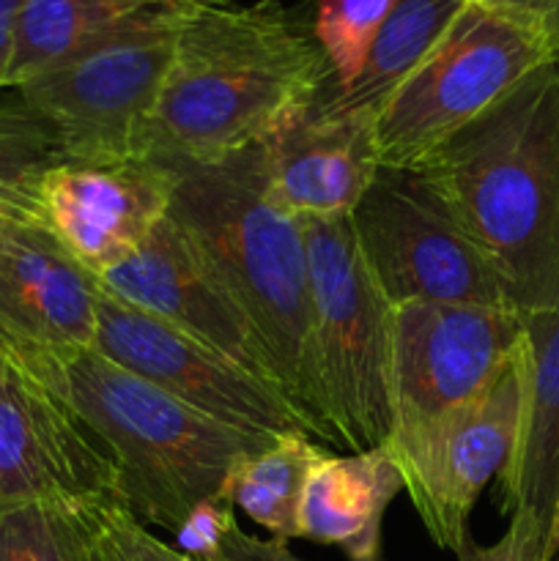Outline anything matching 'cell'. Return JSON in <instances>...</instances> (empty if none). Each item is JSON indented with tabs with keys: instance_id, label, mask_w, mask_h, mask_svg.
I'll return each instance as SVG.
<instances>
[{
	"instance_id": "cell-8",
	"label": "cell",
	"mask_w": 559,
	"mask_h": 561,
	"mask_svg": "<svg viewBox=\"0 0 559 561\" xmlns=\"http://www.w3.org/2000/svg\"><path fill=\"white\" fill-rule=\"evenodd\" d=\"M349 219L367 272L392 307L409 301L510 307L491 263L422 170L378 164Z\"/></svg>"
},
{
	"instance_id": "cell-29",
	"label": "cell",
	"mask_w": 559,
	"mask_h": 561,
	"mask_svg": "<svg viewBox=\"0 0 559 561\" xmlns=\"http://www.w3.org/2000/svg\"><path fill=\"white\" fill-rule=\"evenodd\" d=\"M477 3L510 11V14H518L540 25L559 55V0H477Z\"/></svg>"
},
{
	"instance_id": "cell-14",
	"label": "cell",
	"mask_w": 559,
	"mask_h": 561,
	"mask_svg": "<svg viewBox=\"0 0 559 561\" xmlns=\"http://www.w3.org/2000/svg\"><path fill=\"white\" fill-rule=\"evenodd\" d=\"M99 288L283 389L263 340L170 214L129 261L99 277Z\"/></svg>"
},
{
	"instance_id": "cell-1",
	"label": "cell",
	"mask_w": 559,
	"mask_h": 561,
	"mask_svg": "<svg viewBox=\"0 0 559 561\" xmlns=\"http://www.w3.org/2000/svg\"><path fill=\"white\" fill-rule=\"evenodd\" d=\"M327 82L332 69L301 5L190 3L146 157L217 162L272 137Z\"/></svg>"
},
{
	"instance_id": "cell-24",
	"label": "cell",
	"mask_w": 559,
	"mask_h": 561,
	"mask_svg": "<svg viewBox=\"0 0 559 561\" xmlns=\"http://www.w3.org/2000/svg\"><path fill=\"white\" fill-rule=\"evenodd\" d=\"M398 0H316L312 33L332 69V85L345 88L360 77L378 31Z\"/></svg>"
},
{
	"instance_id": "cell-17",
	"label": "cell",
	"mask_w": 559,
	"mask_h": 561,
	"mask_svg": "<svg viewBox=\"0 0 559 561\" xmlns=\"http://www.w3.org/2000/svg\"><path fill=\"white\" fill-rule=\"evenodd\" d=\"M524 354L518 442L499 474L502 510L532 513L551 531L559 493V307L524 316Z\"/></svg>"
},
{
	"instance_id": "cell-12",
	"label": "cell",
	"mask_w": 559,
	"mask_h": 561,
	"mask_svg": "<svg viewBox=\"0 0 559 561\" xmlns=\"http://www.w3.org/2000/svg\"><path fill=\"white\" fill-rule=\"evenodd\" d=\"M173 175L148 157L64 159L42 186L38 228L102 277L129 261L170 211Z\"/></svg>"
},
{
	"instance_id": "cell-19",
	"label": "cell",
	"mask_w": 559,
	"mask_h": 561,
	"mask_svg": "<svg viewBox=\"0 0 559 561\" xmlns=\"http://www.w3.org/2000/svg\"><path fill=\"white\" fill-rule=\"evenodd\" d=\"M466 3L469 0H398L378 31L360 77L345 88L327 82L307 110L323 118L362 115L376 121L384 104L436 47Z\"/></svg>"
},
{
	"instance_id": "cell-23",
	"label": "cell",
	"mask_w": 559,
	"mask_h": 561,
	"mask_svg": "<svg viewBox=\"0 0 559 561\" xmlns=\"http://www.w3.org/2000/svg\"><path fill=\"white\" fill-rule=\"evenodd\" d=\"M0 561H85L77 502L0 504Z\"/></svg>"
},
{
	"instance_id": "cell-18",
	"label": "cell",
	"mask_w": 559,
	"mask_h": 561,
	"mask_svg": "<svg viewBox=\"0 0 559 561\" xmlns=\"http://www.w3.org/2000/svg\"><path fill=\"white\" fill-rule=\"evenodd\" d=\"M400 491L403 480L384 444L367 453H321L307 477L299 537L338 546L351 561L378 559L384 515Z\"/></svg>"
},
{
	"instance_id": "cell-13",
	"label": "cell",
	"mask_w": 559,
	"mask_h": 561,
	"mask_svg": "<svg viewBox=\"0 0 559 561\" xmlns=\"http://www.w3.org/2000/svg\"><path fill=\"white\" fill-rule=\"evenodd\" d=\"M118 496L107 449L64 398L0 365V504Z\"/></svg>"
},
{
	"instance_id": "cell-15",
	"label": "cell",
	"mask_w": 559,
	"mask_h": 561,
	"mask_svg": "<svg viewBox=\"0 0 559 561\" xmlns=\"http://www.w3.org/2000/svg\"><path fill=\"white\" fill-rule=\"evenodd\" d=\"M99 279L38 225H11L0 255V365L96 345Z\"/></svg>"
},
{
	"instance_id": "cell-25",
	"label": "cell",
	"mask_w": 559,
	"mask_h": 561,
	"mask_svg": "<svg viewBox=\"0 0 559 561\" xmlns=\"http://www.w3.org/2000/svg\"><path fill=\"white\" fill-rule=\"evenodd\" d=\"M77 513L85 531V561H197L153 537L118 496L77 502Z\"/></svg>"
},
{
	"instance_id": "cell-11",
	"label": "cell",
	"mask_w": 559,
	"mask_h": 561,
	"mask_svg": "<svg viewBox=\"0 0 559 561\" xmlns=\"http://www.w3.org/2000/svg\"><path fill=\"white\" fill-rule=\"evenodd\" d=\"M521 340L524 316L513 307H392V431L475 398L513 359Z\"/></svg>"
},
{
	"instance_id": "cell-20",
	"label": "cell",
	"mask_w": 559,
	"mask_h": 561,
	"mask_svg": "<svg viewBox=\"0 0 559 561\" xmlns=\"http://www.w3.org/2000/svg\"><path fill=\"white\" fill-rule=\"evenodd\" d=\"M162 3L186 0H22L11 33L5 88L14 91L129 16Z\"/></svg>"
},
{
	"instance_id": "cell-10",
	"label": "cell",
	"mask_w": 559,
	"mask_h": 561,
	"mask_svg": "<svg viewBox=\"0 0 559 561\" xmlns=\"http://www.w3.org/2000/svg\"><path fill=\"white\" fill-rule=\"evenodd\" d=\"M93 351L233 431L250 436L307 433L316 438L305 411L283 389L102 288Z\"/></svg>"
},
{
	"instance_id": "cell-28",
	"label": "cell",
	"mask_w": 559,
	"mask_h": 561,
	"mask_svg": "<svg viewBox=\"0 0 559 561\" xmlns=\"http://www.w3.org/2000/svg\"><path fill=\"white\" fill-rule=\"evenodd\" d=\"M288 540H258V537L247 535L239 524H230L225 529V535L219 537L217 548L212 551V557L203 561H305L296 557L288 546Z\"/></svg>"
},
{
	"instance_id": "cell-9",
	"label": "cell",
	"mask_w": 559,
	"mask_h": 561,
	"mask_svg": "<svg viewBox=\"0 0 559 561\" xmlns=\"http://www.w3.org/2000/svg\"><path fill=\"white\" fill-rule=\"evenodd\" d=\"M524 387L526 354L521 340L513 359L482 392L431 420L398 427L384 442L411 507L442 551L458 553L469 540L477 499L513 458Z\"/></svg>"
},
{
	"instance_id": "cell-2",
	"label": "cell",
	"mask_w": 559,
	"mask_h": 561,
	"mask_svg": "<svg viewBox=\"0 0 559 561\" xmlns=\"http://www.w3.org/2000/svg\"><path fill=\"white\" fill-rule=\"evenodd\" d=\"M521 316L559 307V55L420 164Z\"/></svg>"
},
{
	"instance_id": "cell-33",
	"label": "cell",
	"mask_w": 559,
	"mask_h": 561,
	"mask_svg": "<svg viewBox=\"0 0 559 561\" xmlns=\"http://www.w3.org/2000/svg\"><path fill=\"white\" fill-rule=\"evenodd\" d=\"M186 3H228V0H186Z\"/></svg>"
},
{
	"instance_id": "cell-6",
	"label": "cell",
	"mask_w": 559,
	"mask_h": 561,
	"mask_svg": "<svg viewBox=\"0 0 559 561\" xmlns=\"http://www.w3.org/2000/svg\"><path fill=\"white\" fill-rule=\"evenodd\" d=\"M186 5H151L14 88L53 126L64 159L146 157L148 126Z\"/></svg>"
},
{
	"instance_id": "cell-3",
	"label": "cell",
	"mask_w": 559,
	"mask_h": 561,
	"mask_svg": "<svg viewBox=\"0 0 559 561\" xmlns=\"http://www.w3.org/2000/svg\"><path fill=\"white\" fill-rule=\"evenodd\" d=\"M157 162L173 175L170 219L263 340L280 383L305 411L316 438L340 447L312 367L305 225L272 195L266 142L217 162Z\"/></svg>"
},
{
	"instance_id": "cell-21",
	"label": "cell",
	"mask_w": 559,
	"mask_h": 561,
	"mask_svg": "<svg viewBox=\"0 0 559 561\" xmlns=\"http://www.w3.org/2000/svg\"><path fill=\"white\" fill-rule=\"evenodd\" d=\"M321 449L307 433H285L269 447L247 455L230 471L225 496L280 540L299 537V510L307 477Z\"/></svg>"
},
{
	"instance_id": "cell-31",
	"label": "cell",
	"mask_w": 559,
	"mask_h": 561,
	"mask_svg": "<svg viewBox=\"0 0 559 561\" xmlns=\"http://www.w3.org/2000/svg\"><path fill=\"white\" fill-rule=\"evenodd\" d=\"M554 557H559V493H557V504H554L551 531H548V559Z\"/></svg>"
},
{
	"instance_id": "cell-26",
	"label": "cell",
	"mask_w": 559,
	"mask_h": 561,
	"mask_svg": "<svg viewBox=\"0 0 559 561\" xmlns=\"http://www.w3.org/2000/svg\"><path fill=\"white\" fill-rule=\"evenodd\" d=\"M458 561H551L548 559V526L532 513L510 515V526L493 546H475L469 540L458 548Z\"/></svg>"
},
{
	"instance_id": "cell-5",
	"label": "cell",
	"mask_w": 559,
	"mask_h": 561,
	"mask_svg": "<svg viewBox=\"0 0 559 561\" xmlns=\"http://www.w3.org/2000/svg\"><path fill=\"white\" fill-rule=\"evenodd\" d=\"M301 225L323 416L340 447L367 453L392 433V305L367 272L349 217Z\"/></svg>"
},
{
	"instance_id": "cell-30",
	"label": "cell",
	"mask_w": 559,
	"mask_h": 561,
	"mask_svg": "<svg viewBox=\"0 0 559 561\" xmlns=\"http://www.w3.org/2000/svg\"><path fill=\"white\" fill-rule=\"evenodd\" d=\"M22 0H0V91H5V71L11 58V33H14V16Z\"/></svg>"
},
{
	"instance_id": "cell-7",
	"label": "cell",
	"mask_w": 559,
	"mask_h": 561,
	"mask_svg": "<svg viewBox=\"0 0 559 561\" xmlns=\"http://www.w3.org/2000/svg\"><path fill=\"white\" fill-rule=\"evenodd\" d=\"M554 55L540 25L469 0L373 121L378 164H420Z\"/></svg>"
},
{
	"instance_id": "cell-22",
	"label": "cell",
	"mask_w": 559,
	"mask_h": 561,
	"mask_svg": "<svg viewBox=\"0 0 559 561\" xmlns=\"http://www.w3.org/2000/svg\"><path fill=\"white\" fill-rule=\"evenodd\" d=\"M64 162L53 126L25 102L0 104V219L38 225L42 186Z\"/></svg>"
},
{
	"instance_id": "cell-35",
	"label": "cell",
	"mask_w": 559,
	"mask_h": 561,
	"mask_svg": "<svg viewBox=\"0 0 559 561\" xmlns=\"http://www.w3.org/2000/svg\"><path fill=\"white\" fill-rule=\"evenodd\" d=\"M557 561H559V557H557Z\"/></svg>"
},
{
	"instance_id": "cell-4",
	"label": "cell",
	"mask_w": 559,
	"mask_h": 561,
	"mask_svg": "<svg viewBox=\"0 0 559 561\" xmlns=\"http://www.w3.org/2000/svg\"><path fill=\"white\" fill-rule=\"evenodd\" d=\"M22 373L64 398L102 442L129 513L170 535L197 504L225 493L239 460L277 438L233 431L93 348L53 356Z\"/></svg>"
},
{
	"instance_id": "cell-32",
	"label": "cell",
	"mask_w": 559,
	"mask_h": 561,
	"mask_svg": "<svg viewBox=\"0 0 559 561\" xmlns=\"http://www.w3.org/2000/svg\"><path fill=\"white\" fill-rule=\"evenodd\" d=\"M9 230H11V222L0 219V255H3L5 244H9Z\"/></svg>"
},
{
	"instance_id": "cell-34",
	"label": "cell",
	"mask_w": 559,
	"mask_h": 561,
	"mask_svg": "<svg viewBox=\"0 0 559 561\" xmlns=\"http://www.w3.org/2000/svg\"><path fill=\"white\" fill-rule=\"evenodd\" d=\"M367 561H381V559H367Z\"/></svg>"
},
{
	"instance_id": "cell-16",
	"label": "cell",
	"mask_w": 559,
	"mask_h": 561,
	"mask_svg": "<svg viewBox=\"0 0 559 561\" xmlns=\"http://www.w3.org/2000/svg\"><path fill=\"white\" fill-rule=\"evenodd\" d=\"M269 186L299 219L351 217L378 170L373 118L301 110L266 137Z\"/></svg>"
},
{
	"instance_id": "cell-27",
	"label": "cell",
	"mask_w": 559,
	"mask_h": 561,
	"mask_svg": "<svg viewBox=\"0 0 559 561\" xmlns=\"http://www.w3.org/2000/svg\"><path fill=\"white\" fill-rule=\"evenodd\" d=\"M236 520V507L225 493L219 496L206 499L203 504H197L190 513V518L179 526L175 531V546L186 557L203 561L212 557V551L217 548L219 537L225 535L230 524Z\"/></svg>"
}]
</instances>
